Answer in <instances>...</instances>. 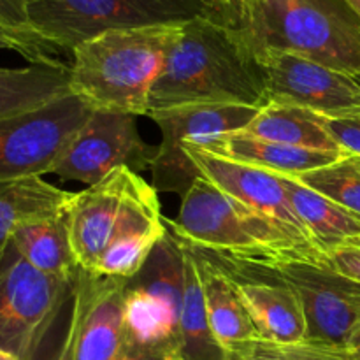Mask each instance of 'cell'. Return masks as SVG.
<instances>
[{
	"mask_svg": "<svg viewBox=\"0 0 360 360\" xmlns=\"http://www.w3.org/2000/svg\"><path fill=\"white\" fill-rule=\"evenodd\" d=\"M206 14L253 55L288 53L360 81V16L347 0H232Z\"/></svg>",
	"mask_w": 360,
	"mask_h": 360,
	"instance_id": "cell-1",
	"label": "cell"
},
{
	"mask_svg": "<svg viewBox=\"0 0 360 360\" xmlns=\"http://www.w3.org/2000/svg\"><path fill=\"white\" fill-rule=\"evenodd\" d=\"M266 102L259 60L231 28L204 14L181 25L151 90L148 115L193 104L262 108Z\"/></svg>",
	"mask_w": 360,
	"mask_h": 360,
	"instance_id": "cell-2",
	"label": "cell"
},
{
	"mask_svg": "<svg viewBox=\"0 0 360 360\" xmlns=\"http://www.w3.org/2000/svg\"><path fill=\"white\" fill-rule=\"evenodd\" d=\"M167 227L195 252L232 266L267 269L295 257L326 255L297 229L245 206L204 178L190 185Z\"/></svg>",
	"mask_w": 360,
	"mask_h": 360,
	"instance_id": "cell-3",
	"label": "cell"
},
{
	"mask_svg": "<svg viewBox=\"0 0 360 360\" xmlns=\"http://www.w3.org/2000/svg\"><path fill=\"white\" fill-rule=\"evenodd\" d=\"M181 25L122 28L72 49L70 94L95 111L146 116L150 97Z\"/></svg>",
	"mask_w": 360,
	"mask_h": 360,
	"instance_id": "cell-4",
	"label": "cell"
},
{
	"mask_svg": "<svg viewBox=\"0 0 360 360\" xmlns=\"http://www.w3.org/2000/svg\"><path fill=\"white\" fill-rule=\"evenodd\" d=\"M206 13L197 0H27L32 30L58 51L109 30L183 25Z\"/></svg>",
	"mask_w": 360,
	"mask_h": 360,
	"instance_id": "cell-5",
	"label": "cell"
},
{
	"mask_svg": "<svg viewBox=\"0 0 360 360\" xmlns=\"http://www.w3.org/2000/svg\"><path fill=\"white\" fill-rule=\"evenodd\" d=\"M76 281L35 269L13 243L0 260V348L32 360L48 340Z\"/></svg>",
	"mask_w": 360,
	"mask_h": 360,
	"instance_id": "cell-6",
	"label": "cell"
},
{
	"mask_svg": "<svg viewBox=\"0 0 360 360\" xmlns=\"http://www.w3.org/2000/svg\"><path fill=\"white\" fill-rule=\"evenodd\" d=\"M183 285L181 243L169 231L139 273L125 283L123 322L127 345L169 347L178 352Z\"/></svg>",
	"mask_w": 360,
	"mask_h": 360,
	"instance_id": "cell-7",
	"label": "cell"
},
{
	"mask_svg": "<svg viewBox=\"0 0 360 360\" xmlns=\"http://www.w3.org/2000/svg\"><path fill=\"white\" fill-rule=\"evenodd\" d=\"M266 271L297 294L306 341L352 348L360 329V281L340 273L327 255L281 260Z\"/></svg>",
	"mask_w": 360,
	"mask_h": 360,
	"instance_id": "cell-8",
	"label": "cell"
},
{
	"mask_svg": "<svg viewBox=\"0 0 360 360\" xmlns=\"http://www.w3.org/2000/svg\"><path fill=\"white\" fill-rule=\"evenodd\" d=\"M94 109L74 94L0 120V183L49 174Z\"/></svg>",
	"mask_w": 360,
	"mask_h": 360,
	"instance_id": "cell-9",
	"label": "cell"
},
{
	"mask_svg": "<svg viewBox=\"0 0 360 360\" xmlns=\"http://www.w3.org/2000/svg\"><path fill=\"white\" fill-rule=\"evenodd\" d=\"M260 108L243 104H193L162 109L148 115L160 129L162 141L157 144V157L151 165V185L157 192L185 195L197 178H200L185 146H206L227 134L241 132L257 116Z\"/></svg>",
	"mask_w": 360,
	"mask_h": 360,
	"instance_id": "cell-10",
	"label": "cell"
},
{
	"mask_svg": "<svg viewBox=\"0 0 360 360\" xmlns=\"http://www.w3.org/2000/svg\"><path fill=\"white\" fill-rule=\"evenodd\" d=\"M136 118L125 112L94 109L49 174L90 186L116 169L127 167L137 174L150 171L157 146L141 137Z\"/></svg>",
	"mask_w": 360,
	"mask_h": 360,
	"instance_id": "cell-11",
	"label": "cell"
},
{
	"mask_svg": "<svg viewBox=\"0 0 360 360\" xmlns=\"http://www.w3.org/2000/svg\"><path fill=\"white\" fill-rule=\"evenodd\" d=\"M267 84V101L301 105L326 118L360 115V81L340 70L280 51L255 53Z\"/></svg>",
	"mask_w": 360,
	"mask_h": 360,
	"instance_id": "cell-12",
	"label": "cell"
},
{
	"mask_svg": "<svg viewBox=\"0 0 360 360\" xmlns=\"http://www.w3.org/2000/svg\"><path fill=\"white\" fill-rule=\"evenodd\" d=\"M127 280L81 269L70 311L76 319L74 360H120L125 350L123 294Z\"/></svg>",
	"mask_w": 360,
	"mask_h": 360,
	"instance_id": "cell-13",
	"label": "cell"
},
{
	"mask_svg": "<svg viewBox=\"0 0 360 360\" xmlns=\"http://www.w3.org/2000/svg\"><path fill=\"white\" fill-rule=\"evenodd\" d=\"M136 174L127 167L116 169L102 181L74 195L65 213V221L79 269L94 273L108 250Z\"/></svg>",
	"mask_w": 360,
	"mask_h": 360,
	"instance_id": "cell-14",
	"label": "cell"
},
{
	"mask_svg": "<svg viewBox=\"0 0 360 360\" xmlns=\"http://www.w3.org/2000/svg\"><path fill=\"white\" fill-rule=\"evenodd\" d=\"M183 153L190 158L200 178L213 183L217 188L245 206L297 229L309 239L288 202L280 174L211 153L202 146H185Z\"/></svg>",
	"mask_w": 360,
	"mask_h": 360,
	"instance_id": "cell-15",
	"label": "cell"
},
{
	"mask_svg": "<svg viewBox=\"0 0 360 360\" xmlns=\"http://www.w3.org/2000/svg\"><path fill=\"white\" fill-rule=\"evenodd\" d=\"M220 262V260H218ZM224 264V262H220ZM259 329L260 338L274 343L306 341V319L297 294L266 269L224 264Z\"/></svg>",
	"mask_w": 360,
	"mask_h": 360,
	"instance_id": "cell-16",
	"label": "cell"
},
{
	"mask_svg": "<svg viewBox=\"0 0 360 360\" xmlns=\"http://www.w3.org/2000/svg\"><path fill=\"white\" fill-rule=\"evenodd\" d=\"M195 253L202 276L207 319H210L211 330L225 354L241 345L259 340V329L227 267L213 257L199 252Z\"/></svg>",
	"mask_w": 360,
	"mask_h": 360,
	"instance_id": "cell-17",
	"label": "cell"
},
{
	"mask_svg": "<svg viewBox=\"0 0 360 360\" xmlns=\"http://www.w3.org/2000/svg\"><path fill=\"white\" fill-rule=\"evenodd\" d=\"M202 148L211 153L231 158V160L255 165V167L285 176L304 174V172L315 171V169L347 157V155L330 153V151L306 150V148L257 139V137L246 136L241 132L221 136Z\"/></svg>",
	"mask_w": 360,
	"mask_h": 360,
	"instance_id": "cell-18",
	"label": "cell"
},
{
	"mask_svg": "<svg viewBox=\"0 0 360 360\" xmlns=\"http://www.w3.org/2000/svg\"><path fill=\"white\" fill-rule=\"evenodd\" d=\"M292 210L297 214L313 245L327 253L360 236V217L345 210L294 176L280 174Z\"/></svg>",
	"mask_w": 360,
	"mask_h": 360,
	"instance_id": "cell-19",
	"label": "cell"
},
{
	"mask_svg": "<svg viewBox=\"0 0 360 360\" xmlns=\"http://www.w3.org/2000/svg\"><path fill=\"white\" fill-rule=\"evenodd\" d=\"M74 195L41 176L0 183V260L21 227L67 213Z\"/></svg>",
	"mask_w": 360,
	"mask_h": 360,
	"instance_id": "cell-20",
	"label": "cell"
},
{
	"mask_svg": "<svg viewBox=\"0 0 360 360\" xmlns=\"http://www.w3.org/2000/svg\"><path fill=\"white\" fill-rule=\"evenodd\" d=\"M241 134L306 150L348 155L327 132L320 115L283 101H267Z\"/></svg>",
	"mask_w": 360,
	"mask_h": 360,
	"instance_id": "cell-21",
	"label": "cell"
},
{
	"mask_svg": "<svg viewBox=\"0 0 360 360\" xmlns=\"http://www.w3.org/2000/svg\"><path fill=\"white\" fill-rule=\"evenodd\" d=\"M181 252L185 285L179 313L178 355L183 360H227V354L214 338L207 319L202 276L195 250L181 243Z\"/></svg>",
	"mask_w": 360,
	"mask_h": 360,
	"instance_id": "cell-22",
	"label": "cell"
},
{
	"mask_svg": "<svg viewBox=\"0 0 360 360\" xmlns=\"http://www.w3.org/2000/svg\"><path fill=\"white\" fill-rule=\"evenodd\" d=\"M70 94V63L0 67V120L42 108Z\"/></svg>",
	"mask_w": 360,
	"mask_h": 360,
	"instance_id": "cell-23",
	"label": "cell"
},
{
	"mask_svg": "<svg viewBox=\"0 0 360 360\" xmlns=\"http://www.w3.org/2000/svg\"><path fill=\"white\" fill-rule=\"evenodd\" d=\"M13 246L41 273L67 281L77 280L81 269L70 246L65 213L21 227L14 234Z\"/></svg>",
	"mask_w": 360,
	"mask_h": 360,
	"instance_id": "cell-24",
	"label": "cell"
},
{
	"mask_svg": "<svg viewBox=\"0 0 360 360\" xmlns=\"http://www.w3.org/2000/svg\"><path fill=\"white\" fill-rule=\"evenodd\" d=\"M294 178L360 217V160L355 155Z\"/></svg>",
	"mask_w": 360,
	"mask_h": 360,
	"instance_id": "cell-25",
	"label": "cell"
},
{
	"mask_svg": "<svg viewBox=\"0 0 360 360\" xmlns=\"http://www.w3.org/2000/svg\"><path fill=\"white\" fill-rule=\"evenodd\" d=\"M227 360H360L354 348L309 343H274L264 338L227 352Z\"/></svg>",
	"mask_w": 360,
	"mask_h": 360,
	"instance_id": "cell-26",
	"label": "cell"
},
{
	"mask_svg": "<svg viewBox=\"0 0 360 360\" xmlns=\"http://www.w3.org/2000/svg\"><path fill=\"white\" fill-rule=\"evenodd\" d=\"M0 28L16 35L18 39L28 42L34 48L41 49L46 55L60 58L58 49L53 48L32 30L30 23H28L27 0H0Z\"/></svg>",
	"mask_w": 360,
	"mask_h": 360,
	"instance_id": "cell-27",
	"label": "cell"
},
{
	"mask_svg": "<svg viewBox=\"0 0 360 360\" xmlns=\"http://www.w3.org/2000/svg\"><path fill=\"white\" fill-rule=\"evenodd\" d=\"M320 118L327 132L334 137L345 153L360 157V115L348 118Z\"/></svg>",
	"mask_w": 360,
	"mask_h": 360,
	"instance_id": "cell-28",
	"label": "cell"
},
{
	"mask_svg": "<svg viewBox=\"0 0 360 360\" xmlns=\"http://www.w3.org/2000/svg\"><path fill=\"white\" fill-rule=\"evenodd\" d=\"M327 260L336 267L340 273L360 281V248L354 246H340L326 253Z\"/></svg>",
	"mask_w": 360,
	"mask_h": 360,
	"instance_id": "cell-29",
	"label": "cell"
},
{
	"mask_svg": "<svg viewBox=\"0 0 360 360\" xmlns=\"http://www.w3.org/2000/svg\"><path fill=\"white\" fill-rule=\"evenodd\" d=\"M0 49H13V51H18L30 63H65L63 60L53 58V56H48L46 53L39 51L34 46L27 44V42L14 37L13 34H9L6 30H0Z\"/></svg>",
	"mask_w": 360,
	"mask_h": 360,
	"instance_id": "cell-30",
	"label": "cell"
},
{
	"mask_svg": "<svg viewBox=\"0 0 360 360\" xmlns=\"http://www.w3.org/2000/svg\"><path fill=\"white\" fill-rule=\"evenodd\" d=\"M178 352L169 347H137V345H125L120 360H169Z\"/></svg>",
	"mask_w": 360,
	"mask_h": 360,
	"instance_id": "cell-31",
	"label": "cell"
},
{
	"mask_svg": "<svg viewBox=\"0 0 360 360\" xmlns=\"http://www.w3.org/2000/svg\"><path fill=\"white\" fill-rule=\"evenodd\" d=\"M197 2L202 7H206L207 13H211V11L221 9V7H225L227 4H231L232 0H197Z\"/></svg>",
	"mask_w": 360,
	"mask_h": 360,
	"instance_id": "cell-32",
	"label": "cell"
},
{
	"mask_svg": "<svg viewBox=\"0 0 360 360\" xmlns=\"http://www.w3.org/2000/svg\"><path fill=\"white\" fill-rule=\"evenodd\" d=\"M0 360H20V359H18L14 354H11V352L2 350V348H0Z\"/></svg>",
	"mask_w": 360,
	"mask_h": 360,
	"instance_id": "cell-33",
	"label": "cell"
},
{
	"mask_svg": "<svg viewBox=\"0 0 360 360\" xmlns=\"http://www.w3.org/2000/svg\"><path fill=\"white\" fill-rule=\"evenodd\" d=\"M347 2L350 4V7H352V9H354L355 13H357L359 16H360V0H347Z\"/></svg>",
	"mask_w": 360,
	"mask_h": 360,
	"instance_id": "cell-34",
	"label": "cell"
},
{
	"mask_svg": "<svg viewBox=\"0 0 360 360\" xmlns=\"http://www.w3.org/2000/svg\"><path fill=\"white\" fill-rule=\"evenodd\" d=\"M345 246H354V248H360V236H357V238H354V239H350V241H348Z\"/></svg>",
	"mask_w": 360,
	"mask_h": 360,
	"instance_id": "cell-35",
	"label": "cell"
},
{
	"mask_svg": "<svg viewBox=\"0 0 360 360\" xmlns=\"http://www.w3.org/2000/svg\"><path fill=\"white\" fill-rule=\"evenodd\" d=\"M352 348H360V329H359V333H357V336H355V340H354V343H352Z\"/></svg>",
	"mask_w": 360,
	"mask_h": 360,
	"instance_id": "cell-36",
	"label": "cell"
},
{
	"mask_svg": "<svg viewBox=\"0 0 360 360\" xmlns=\"http://www.w3.org/2000/svg\"><path fill=\"white\" fill-rule=\"evenodd\" d=\"M169 360H183V359H181V357H179V355H178V354H176V355H174V357H171V359H169Z\"/></svg>",
	"mask_w": 360,
	"mask_h": 360,
	"instance_id": "cell-37",
	"label": "cell"
},
{
	"mask_svg": "<svg viewBox=\"0 0 360 360\" xmlns=\"http://www.w3.org/2000/svg\"><path fill=\"white\" fill-rule=\"evenodd\" d=\"M0 30H4V28H0ZM14 37H16V35H14ZM27 44H28V42H27ZM35 49H37V48H35ZM39 51H41V49H39ZM42 53H44V51H42ZM48 56H51V55H48ZM53 58H56V56H53ZM60 60H62V58H60Z\"/></svg>",
	"mask_w": 360,
	"mask_h": 360,
	"instance_id": "cell-38",
	"label": "cell"
},
{
	"mask_svg": "<svg viewBox=\"0 0 360 360\" xmlns=\"http://www.w3.org/2000/svg\"><path fill=\"white\" fill-rule=\"evenodd\" d=\"M355 354H357V357L360 359V348H355Z\"/></svg>",
	"mask_w": 360,
	"mask_h": 360,
	"instance_id": "cell-39",
	"label": "cell"
},
{
	"mask_svg": "<svg viewBox=\"0 0 360 360\" xmlns=\"http://www.w3.org/2000/svg\"><path fill=\"white\" fill-rule=\"evenodd\" d=\"M359 160H360V157H359Z\"/></svg>",
	"mask_w": 360,
	"mask_h": 360,
	"instance_id": "cell-40",
	"label": "cell"
}]
</instances>
